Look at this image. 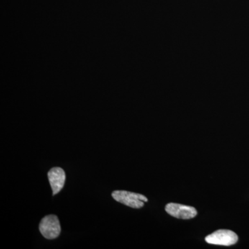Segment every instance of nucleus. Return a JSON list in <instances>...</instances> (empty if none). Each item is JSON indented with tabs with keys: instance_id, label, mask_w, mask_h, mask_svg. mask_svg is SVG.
<instances>
[{
	"instance_id": "3",
	"label": "nucleus",
	"mask_w": 249,
	"mask_h": 249,
	"mask_svg": "<svg viewBox=\"0 0 249 249\" xmlns=\"http://www.w3.org/2000/svg\"><path fill=\"white\" fill-rule=\"evenodd\" d=\"M206 242L211 245L231 246L238 241L237 234L230 230H218L206 237Z\"/></svg>"
},
{
	"instance_id": "5",
	"label": "nucleus",
	"mask_w": 249,
	"mask_h": 249,
	"mask_svg": "<svg viewBox=\"0 0 249 249\" xmlns=\"http://www.w3.org/2000/svg\"><path fill=\"white\" fill-rule=\"evenodd\" d=\"M48 178L49 183L53 191V196H55L61 191L65 185V178H66L65 171L61 168L55 167L49 170Z\"/></svg>"
},
{
	"instance_id": "1",
	"label": "nucleus",
	"mask_w": 249,
	"mask_h": 249,
	"mask_svg": "<svg viewBox=\"0 0 249 249\" xmlns=\"http://www.w3.org/2000/svg\"><path fill=\"white\" fill-rule=\"evenodd\" d=\"M113 199L132 209H141L148 201L146 196L125 191H115L111 193Z\"/></svg>"
},
{
	"instance_id": "4",
	"label": "nucleus",
	"mask_w": 249,
	"mask_h": 249,
	"mask_svg": "<svg viewBox=\"0 0 249 249\" xmlns=\"http://www.w3.org/2000/svg\"><path fill=\"white\" fill-rule=\"evenodd\" d=\"M165 211L174 217L182 219H192L197 214V211L194 207L175 203L167 204Z\"/></svg>"
},
{
	"instance_id": "2",
	"label": "nucleus",
	"mask_w": 249,
	"mask_h": 249,
	"mask_svg": "<svg viewBox=\"0 0 249 249\" xmlns=\"http://www.w3.org/2000/svg\"><path fill=\"white\" fill-rule=\"evenodd\" d=\"M39 230L43 237L47 240L57 238L61 231L58 217L54 214L46 216L41 220Z\"/></svg>"
}]
</instances>
